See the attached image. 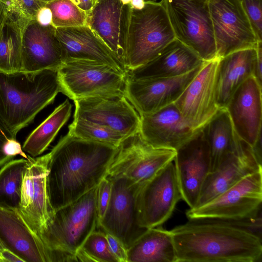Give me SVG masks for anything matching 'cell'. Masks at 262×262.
<instances>
[{"label": "cell", "mask_w": 262, "mask_h": 262, "mask_svg": "<svg viewBox=\"0 0 262 262\" xmlns=\"http://www.w3.org/2000/svg\"><path fill=\"white\" fill-rule=\"evenodd\" d=\"M35 20L42 26L52 25V14L51 10L46 6L41 7L36 13Z\"/></svg>", "instance_id": "40"}, {"label": "cell", "mask_w": 262, "mask_h": 262, "mask_svg": "<svg viewBox=\"0 0 262 262\" xmlns=\"http://www.w3.org/2000/svg\"><path fill=\"white\" fill-rule=\"evenodd\" d=\"M74 119L106 126L126 138L139 132L140 116L125 94L89 97L74 100Z\"/></svg>", "instance_id": "13"}, {"label": "cell", "mask_w": 262, "mask_h": 262, "mask_svg": "<svg viewBox=\"0 0 262 262\" xmlns=\"http://www.w3.org/2000/svg\"><path fill=\"white\" fill-rule=\"evenodd\" d=\"M176 37L162 1H146L141 10L132 8L124 64L127 71L150 61Z\"/></svg>", "instance_id": "5"}, {"label": "cell", "mask_w": 262, "mask_h": 262, "mask_svg": "<svg viewBox=\"0 0 262 262\" xmlns=\"http://www.w3.org/2000/svg\"><path fill=\"white\" fill-rule=\"evenodd\" d=\"M28 159L11 160L0 169V206L18 210Z\"/></svg>", "instance_id": "31"}, {"label": "cell", "mask_w": 262, "mask_h": 262, "mask_svg": "<svg viewBox=\"0 0 262 262\" xmlns=\"http://www.w3.org/2000/svg\"><path fill=\"white\" fill-rule=\"evenodd\" d=\"M259 41H262V0H241Z\"/></svg>", "instance_id": "35"}, {"label": "cell", "mask_w": 262, "mask_h": 262, "mask_svg": "<svg viewBox=\"0 0 262 262\" xmlns=\"http://www.w3.org/2000/svg\"><path fill=\"white\" fill-rule=\"evenodd\" d=\"M201 130L209 147L212 172L219 166L224 156L234 147L238 136L226 108H219Z\"/></svg>", "instance_id": "28"}, {"label": "cell", "mask_w": 262, "mask_h": 262, "mask_svg": "<svg viewBox=\"0 0 262 262\" xmlns=\"http://www.w3.org/2000/svg\"><path fill=\"white\" fill-rule=\"evenodd\" d=\"M60 92L57 70L0 72V118L16 137Z\"/></svg>", "instance_id": "3"}, {"label": "cell", "mask_w": 262, "mask_h": 262, "mask_svg": "<svg viewBox=\"0 0 262 262\" xmlns=\"http://www.w3.org/2000/svg\"><path fill=\"white\" fill-rule=\"evenodd\" d=\"M182 199L174 165L171 161L159 170L140 189L137 198L140 226H161L171 215Z\"/></svg>", "instance_id": "12"}, {"label": "cell", "mask_w": 262, "mask_h": 262, "mask_svg": "<svg viewBox=\"0 0 262 262\" xmlns=\"http://www.w3.org/2000/svg\"><path fill=\"white\" fill-rule=\"evenodd\" d=\"M60 92L73 101L89 97L125 94L127 74L96 62L70 60L57 69Z\"/></svg>", "instance_id": "7"}, {"label": "cell", "mask_w": 262, "mask_h": 262, "mask_svg": "<svg viewBox=\"0 0 262 262\" xmlns=\"http://www.w3.org/2000/svg\"><path fill=\"white\" fill-rule=\"evenodd\" d=\"M105 233L110 249L118 262H127V249L114 236L108 233Z\"/></svg>", "instance_id": "39"}, {"label": "cell", "mask_w": 262, "mask_h": 262, "mask_svg": "<svg viewBox=\"0 0 262 262\" xmlns=\"http://www.w3.org/2000/svg\"><path fill=\"white\" fill-rule=\"evenodd\" d=\"M203 64L174 77L132 79L127 77L125 96L140 116L155 112L174 103Z\"/></svg>", "instance_id": "17"}, {"label": "cell", "mask_w": 262, "mask_h": 262, "mask_svg": "<svg viewBox=\"0 0 262 262\" xmlns=\"http://www.w3.org/2000/svg\"><path fill=\"white\" fill-rule=\"evenodd\" d=\"M0 262H2V260H1V258H0Z\"/></svg>", "instance_id": "52"}, {"label": "cell", "mask_w": 262, "mask_h": 262, "mask_svg": "<svg viewBox=\"0 0 262 262\" xmlns=\"http://www.w3.org/2000/svg\"><path fill=\"white\" fill-rule=\"evenodd\" d=\"M48 160V154L35 159L28 157L23 174L18 210L39 237L54 212L47 192Z\"/></svg>", "instance_id": "16"}, {"label": "cell", "mask_w": 262, "mask_h": 262, "mask_svg": "<svg viewBox=\"0 0 262 262\" xmlns=\"http://www.w3.org/2000/svg\"><path fill=\"white\" fill-rule=\"evenodd\" d=\"M55 33L62 48L64 62H96L127 74L126 69L117 57L87 25L56 28Z\"/></svg>", "instance_id": "23"}, {"label": "cell", "mask_w": 262, "mask_h": 262, "mask_svg": "<svg viewBox=\"0 0 262 262\" xmlns=\"http://www.w3.org/2000/svg\"><path fill=\"white\" fill-rule=\"evenodd\" d=\"M0 242L24 262H51L42 240L17 209L0 206Z\"/></svg>", "instance_id": "24"}, {"label": "cell", "mask_w": 262, "mask_h": 262, "mask_svg": "<svg viewBox=\"0 0 262 262\" xmlns=\"http://www.w3.org/2000/svg\"><path fill=\"white\" fill-rule=\"evenodd\" d=\"M72 107L68 99L57 106L28 136L23 145V151L33 157L43 153L69 119Z\"/></svg>", "instance_id": "30"}, {"label": "cell", "mask_w": 262, "mask_h": 262, "mask_svg": "<svg viewBox=\"0 0 262 262\" xmlns=\"http://www.w3.org/2000/svg\"><path fill=\"white\" fill-rule=\"evenodd\" d=\"M77 261L118 262L112 253L103 231H93L77 250Z\"/></svg>", "instance_id": "33"}, {"label": "cell", "mask_w": 262, "mask_h": 262, "mask_svg": "<svg viewBox=\"0 0 262 262\" xmlns=\"http://www.w3.org/2000/svg\"><path fill=\"white\" fill-rule=\"evenodd\" d=\"M11 11L28 19H35L38 10L46 4L37 0H10Z\"/></svg>", "instance_id": "37"}, {"label": "cell", "mask_w": 262, "mask_h": 262, "mask_svg": "<svg viewBox=\"0 0 262 262\" xmlns=\"http://www.w3.org/2000/svg\"><path fill=\"white\" fill-rule=\"evenodd\" d=\"M219 58L205 61L174 103L182 118L194 131L201 129L216 114Z\"/></svg>", "instance_id": "14"}, {"label": "cell", "mask_w": 262, "mask_h": 262, "mask_svg": "<svg viewBox=\"0 0 262 262\" xmlns=\"http://www.w3.org/2000/svg\"><path fill=\"white\" fill-rule=\"evenodd\" d=\"M0 258L2 262H24L17 255L6 248L0 252Z\"/></svg>", "instance_id": "44"}, {"label": "cell", "mask_w": 262, "mask_h": 262, "mask_svg": "<svg viewBox=\"0 0 262 262\" xmlns=\"http://www.w3.org/2000/svg\"><path fill=\"white\" fill-rule=\"evenodd\" d=\"M140 137L146 144L155 148L176 151L197 132L186 124L174 103L140 116Z\"/></svg>", "instance_id": "22"}, {"label": "cell", "mask_w": 262, "mask_h": 262, "mask_svg": "<svg viewBox=\"0 0 262 262\" xmlns=\"http://www.w3.org/2000/svg\"><path fill=\"white\" fill-rule=\"evenodd\" d=\"M217 58L240 50L257 48L259 42L241 0H209Z\"/></svg>", "instance_id": "10"}, {"label": "cell", "mask_w": 262, "mask_h": 262, "mask_svg": "<svg viewBox=\"0 0 262 262\" xmlns=\"http://www.w3.org/2000/svg\"><path fill=\"white\" fill-rule=\"evenodd\" d=\"M109 180L112 183L111 197L98 227L127 249L147 229L140 226L138 220L137 198L143 185L125 177Z\"/></svg>", "instance_id": "9"}, {"label": "cell", "mask_w": 262, "mask_h": 262, "mask_svg": "<svg viewBox=\"0 0 262 262\" xmlns=\"http://www.w3.org/2000/svg\"><path fill=\"white\" fill-rule=\"evenodd\" d=\"M243 221L188 219L170 230L176 262H260L261 237Z\"/></svg>", "instance_id": "2"}, {"label": "cell", "mask_w": 262, "mask_h": 262, "mask_svg": "<svg viewBox=\"0 0 262 262\" xmlns=\"http://www.w3.org/2000/svg\"><path fill=\"white\" fill-rule=\"evenodd\" d=\"M14 139H16V136L9 130L0 118V168L13 159L6 154L5 148L9 141Z\"/></svg>", "instance_id": "38"}, {"label": "cell", "mask_w": 262, "mask_h": 262, "mask_svg": "<svg viewBox=\"0 0 262 262\" xmlns=\"http://www.w3.org/2000/svg\"><path fill=\"white\" fill-rule=\"evenodd\" d=\"M150 1H156V0H150Z\"/></svg>", "instance_id": "51"}, {"label": "cell", "mask_w": 262, "mask_h": 262, "mask_svg": "<svg viewBox=\"0 0 262 262\" xmlns=\"http://www.w3.org/2000/svg\"><path fill=\"white\" fill-rule=\"evenodd\" d=\"M112 183L110 180L103 178L97 187L96 209L98 226L108 205L112 194Z\"/></svg>", "instance_id": "36"}, {"label": "cell", "mask_w": 262, "mask_h": 262, "mask_svg": "<svg viewBox=\"0 0 262 262\" xmlns=\"http://www.w3.org/2000/svg\"><path fill=\"white\" fill-rule=\"evenodd\" d=\"M261 169V163L252 147L238 137L234 147L224 156L217 168L208 174L194 208L210 201L246 176Z\"/></svg>", "instance_id": "18"}, {"label": "cell", "mask_w": 262, "mask_h": 262, "mask_svg": "<svg viewBox=\"0 0 262 262\" xmlns=\"http://www.w3.org/2000/svg\"><path fill=\"white\" fill-rule=\"evenodd\" d=\"M176 153L173 150L148 145L138 133L127 138L119 145L105 178L125 177L143 185L162 167L173 161Z\"/></svg>", "instance_id": "11"}, {"label": "cell", "mask_w": 262, "mask_h": 262, "mask_svg": "<svg viewBox=\"0 0 262 262\" xmlns=\"http://www.w3.org/2000/svg\"><path fill=\"white\" fill-rule=\"evenodd\" d=\"M226 110L238 137L253 147L261 136V85L251 76L234 92Z\"/></svg>", "instance_id": "20"}, {"label": "cell", "mask_w": 262, "mask_h": 262, "mask_svg": "<svg viewBox=\"0 0 262 262\" xmlns=\"http://www.w3.org/2000/svg\"><path fill=\"white\" fill-rule=\"evenodd\" d=\"M127 262H176L170 231L161 226L147 229L127 249Z\"/></svg>", "instance_id": "27"}, {"label": "cell", "mask_w": 262, "mask_h": 262, "mask_svg": "<svg viewBox=\"0 0 262 262\" xmlns=\"http://www.w3.org/2000/svg\"><path fill=\"white\" fill-rule=\"evenodd\" d=\"M176 38L204 61L217 58L209 0H162Z\"/></svg>", "instance_id": "6"}, {"label": "cell", "mask_w": 262, "mask_h": 262, "mask_svg": "<svg viewBox=\"0 0 262 262\" xmlns=\"http://www.w3.org/2000/svg\"><path fill=\"white\" fill-rule=\"evenodd\" d=\"M121 2L124 4H129L130 3L132 0H120Z\"/></svg>", "instance_id": "47"}, {"label": "cell", "mask_w": 262, "mask_h": 262, "mask_svg": "<svg viewBox=\"0 0 262 262\" xmlns=\"http://www.w3.org/2000/svg\"><path fill=\"white\" fill-rule=\"evenodd\" d=\"M257 58V48H249L219 58L216 93L219 108H225L236 89L248 78L255 77Z\"/></svg>", "instance_id": "26"}, {"label": "cell", "mask_w": 262, "mask_h": 262, "mask_svg": "<svg viewBox=\"0 0 262 262\" xmlns=\"http://www.w3.org/2000/svg\"><path fill=\"white\" fill-rule=\"evenodd\" d=\"M205 61L177 39L169 43L155 58L128 71V78L145 79L170 78L184 75Z\"/></svg>", "instance_id": "25"}, {"label": "cell", "mask_w": 262, "mask_h": 262, "mask_svg": "<svg viewBox=\"0 0 262 262\" xmlns=\"http://www.w3.org/2000/svg\"><path fill=\"white\" fill-rule=\"evenodd\" d=\"M45 6L52 12V25L55 28L86 25V13L71 0H53Z\"/></svg>", "instance_id": "34"}, {"label": "cell", "mask_w": 262, "mask_h": 262, "mask_svg": "<svg viewBox=\"0 0 262 262\" xmlns=\"http://www.w3.org/2000/svg\"><path fill=\"white\" fill-rule=\"evenodd\" d=\"M11 11L10 0H0V33Z\"/></svg>", "instance_id": "42"}, {"label": "cell", "mask_w": 262, "mask_h": 262, "mask_svg": "<svg viewBox=\"0 0 262 262\" xmlns=\"http://www.w3.org/2000/svg\"><path fill=\"white\" fill-rule=\"evenodd\" d=\"M173 162L182 200L193 208L211 170L210 149L201 129L176 151Z\"/></svg>", "instance_id": "15"}, {"label": "cell", "mask_w": 262, "mask_h": 262, "mask_svg": "<svg viewBox=\"0 0 262 262\" xmlns=\"http://www.w3.org/2000/svg\"><path fill=\"white\" fill-rule=\"evenodd\" d=\"M40 2L43 3L45 4H46L49 2L52 1L53 0H37Z\"/></svg>", "instance_id": "48"}, {"label": "cell", "mask_w": 262, "mask_h": 262, "mask_svg": "<svg viewBox=\"0 0 262 262\" xmlns=\"http://www.w3.org/2000/svg\"><path fill=\"white\" fill-rule=\"evenodd\" d=\"M63 62L55 28L52 25L42 26L35 19L29 20L23 34L21 71L57 70Z\"/></svg>", "instance_id": "21"}, {"label": "cell", "mask_w": 262, "mask_h": 262, "mask_svg": "<svg viewBox=\"0 0 262 262\" xmlns=\"http://www.w3.org/2000/svg\"><path fill=\"white\" fill-rule=\"evenodd\" d=\"M5 248L2 244L0 242V252Z\"/></svg>", "instance_id": "49"}, {"label": "cell", "mask_w": 262, "mask_h": 262, "mask_svg": "<svg viewBox=\"0 0 262 262\" xmlns=\"http://www.w3.org/2000/svg\"><path fill=\"white\" fill-rule=\"evenodd\" d=\"M29 20L11 11L0 33V72L21 71L23 34Z\"/></svg>", "instance_id": "29"}, {"label": "cell", "mask_w": 262, "mask_h": 262, "mask_svg": "<svg viewBox=\"0 0 262 262\" xmlns=\"http://www.w3.org/2000/svg\"><path fill=\"white\" fill-rule=\"evenodd\" d=\"M68 134L83 139L118 147L127 138L112 128L83 119H74Z\"/></svg>", "instance_id": "32"}, {"label": "cell", "mask_w": 262, "mask_h": 262, "mask_svg": "<svg viewBox=\"0 0 262 262\" xmlns=\"http://www.w3.org/2000/svg\"><path fill=\"white\" fill-rule=\"evenodd\" d=\"M118 147L68 134L62 137L48 154L47 187L53 210L97 187L106 177Z\"/></svg>", "instance_id": "1"}, {"label": "cell", "mask_w": 262, "mask_h": 262, "mask_svg": "<svg viewBox=\"0 0 262 262\" xmlns=\"http://www.w3.org/2000/svg\"><path fill=\"white\" fill-rule=\"evenodd\" d=\"M97 0H92L93 5L97 2Z\"/></svg>", "instance_id": "50"}, {"label": "cell", "mask_w": 262, "mask_h": 262, "mask_svg": "<svg viewBox=\"0 0 262 262\" xmlns=\"http://www.w3.org/2000/svg\"><path fill=\"white\" fill-rule=\"evenodd\" d=\"M262 169L246 176L210 201L189 208L188 219L238 221L260 215Z\"/></svg>", "instance_id": "8"}, {"label": "cell", "mask_w": 262, "mask_h": 262, "mask_svg": "<svg viewBox=\"0 0 262 262\" xmlns=\"http://www.w3.org/2000/svg\"><path fill=\"white\" fill-rule=\"evenodd\" d=\"M80 9L86 14L90 11L93 6L92 0H71Z\"/></svg>", "instance_id": "45"}, {"label": "cell", "mask_w": 262, "mask_h": 262, "mask_svg": "<svg viewBox=\"0 0 262 262\" xmlns=\"http://www.w3.org/2000/svg\"><path fill=\"white\" fill-rule=\"evenodd\" d=\"M131 9L130 4H124L120 0H97L86 14V25L124 66Z\"/></svg>", "instance_id": "19"}, {"label": "cell", "mask_w": 262, "mask_h": 262, "mask_svg": "<svg viewBox=\"0 0 262 262\" xmlns=\"http://www.w3.org/2000/svg\"><path fill=\"white\" fill-rule=\"evenodd\" d=\"M262 41L258 43L257 47V58L255 67V77L260 84L261 85V64H262Z\"/></svg>", "instance_id": "43"}, {"label": "cell", "mask_w": 262, "mask_h": 262, "mask_svg": "<svg viewBox=\"0 0 262 262\" xmlns=\"http://www.w3.org/2000/svg\"><path fill=\"white\" fill-rule=\"evenodd\" d=\"M145 2V0H132L130 4L132 8L141 10L144 7Z\"/></svg>", "instance_id": "46"}, {"label": "cell", "mask_w": 262, "mask_h": 262, "mask_svg": "<svg viewBox=\"0 0 262 262\" xmlns=\"http://www.w3.org/2000/svg\"><path fill=\"white\" fill-rule=\"evenodd\" d=\"M5 151L7 155L13 158L19 155L27 159L28 158L23 151L20 143L16 141V139L12 140L6 144Z\"/></svg>", "instance_id": "41"}, {"label": "cell", "mask_w": 262, "mask_h": 262, "mask_svg": "<svg viewBox=\"0 0 262 262\" xmlns=\"http://www.w3.org/2000/svg\"><path fill=\"white\" fill-rule=\"evenodd\" d=\"M97 187L50 216L40 237L51 262L77 261V250L98 227Z\"/></svg>", "instance_id": "4"}]
</instances>
